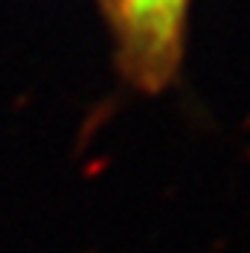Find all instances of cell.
Instances as JSON below:
<instances>
[{"instance_id": "6da1fadb", "label": "cell", "mask_w": 250, "mask_h": 253, "mask_svg": "<svg viewBox=\"0 0 250 253\" xmlns=\"http://www.w3.org/2000/svg\"><path fill=\"white\" fill-rule=\"evenodd\" d=\"M117 32L120 64L131 84L160 90L180 61L189 0H102Z\"/></svg>"}]
</instances>
